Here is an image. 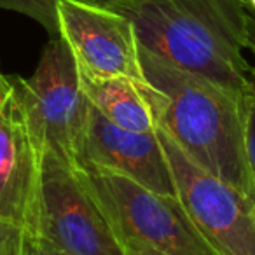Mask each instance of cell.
Wrapping results in <instances>:
<instances>
[{
    "mask_svg": "<svg viewBox=\"0 0 255 255\" xmlns=\"http://www.w3.org/2000/svg\"><path fill=\"white\" fill-rule=\"evenodd\" d=\"M187 215L219 255H255V208L229 184L194 164L163 126L156 129Z\"/></svg>",
    "mask_w": 255,
    "mask_h": 255,
    "instance_id": "5b68a950",
    "label": "cell"
},
{
    "mask_svg": "<svg viewBox=\"0 0 255 255\" xmlns=\"http://www.w3.org/2000/svg\"><path fill=\"white\" fill-rule=\"evenodd\" d=\"M88 102L112 124L128 131L156 133L164 95L149 82L129 77H98L79 70Z\"/></svg>",
    "mask_w": 255,
    "mask_h": 255,
    "instance_id": "30bf717a",
    "label": "cell"
},
{
    "mask_svg": "<svg viewBox=\"0 0 255 255\" xmlns=\"http://www.w3.org/2000/svg\"><path fill=\"white\" fill-rule=\"evenodd\" d=\"M42 152L28 131L14 91L0 109V219L39 234Z\"/></svg>",
    "mask_w": 255,
    "mask_h": 255,
    "instance_id": "9c48e42d",
    "label": "cell"
},
{
    "mask_svg": "<svg viewBox=\"0 0 255 255\" xmlns=\"http://www.w3.org/2000/svg\"><path fill=\"white\" fill-rule=\"evenodd\" d=\"M56 12L58 32L70 47L79 70L145 82L136 33L126 16L86 0H61Z\"/></svg>",
    "mask_w": 255,
    "mask_h": 255,
    "instance_id": "52a82bcc",
    "label": "cell"
},
{
    "mask_svg": "<svg viewBox=\"0 0 255 255\" xmlns=\"http://www.w3.org/2000/svg\"><path fill=\"white\" fill-rule=\"evenodd\" d=\"M247 154L252 171V192L248 199L255 208V91L247 96Z\"/></svg>",
    "mask_w": 255,
    "mask_h": 255,
    "instance_id": "4fadbf2b",
    "label": "cell"
},
{
    "mask_svg": "<svg viewBox=\"0 0 255 255\" xmlns=\"http://www.w3.org/2000/svg\"><path fill=\"white\" fill-rule=\"evenodd\" d=\"M12 84L37 149L42 154L53 152L75 166L89 102L82 93L74 54L63 37H51L32 77H16Z\"/></svg>",
    "mask_w": 255,
    "mask_h": 255,
    "instance_id": "3957f363",
    "label": "cell"
},
{
    "mask_svg": "<svg viewBox=\"0 0 255 255\" xmlns=\"http://www.w3.org/2000/svg\"><path fill=\"white\" fill-rule=\"evenodd\" d=\"M79 166H95L157 194L177 196L173 173L157 133L128 131L107 121L91 103L74 168Z\"/></svg>",
    "mask_w": 255,
    "mask_h": 255,
    "instance_id": "ba28073f",
    "label": "cell"
},
{
    "mask_svg": "<svg viewBox=\"0 0 255 255\" xmlns=\"http://www.w3.org/2000/svg\"><path fill=\"white\" fill-rule=\"evenodd\" d=\"M25 255H68L53 243L40 236L26 234L25 238Z\"/></svg>",
    "mask_w": 255,
    "mask_h": 255,
    "instance_id": "5bb4252c",
    "label": "cell"
},
{
    "mask_svg": "<svg viewBox=\"0 0 255 255\" xmlns=\"http://www.w3.org/2000/svg\"><path fill=\"white\" fill-rule=\"evenodd\" d=\"M60 2L61 0H0V9H9L30 16L47 30L49 37H56L60 35L56 12Z\"/></svg>",
    "mask_w": 255,
    "mask_h": 255,
    "instance_id": "8fae6325",
    "label": "cell"
},
{
    "mask_svg": "<svg viewBox=\"0 0 255 255\" xmlns=\"http://www.w3.org/2000/svg\"><path fill=\"white\" fill-rule=\"evenodd\" d=\"M12 91H14L12 81H9V79L2 74V70H0V109H2L4 103L9 100V96L12 95Z\"/></svg>",
    "mask_w": 255,
    "mask_h": 255,
    "instance_id": "e0dca14e",
    "label": "cell"
},
{
    "mask_svg": "<svg viewBox=\"0 0 255 255\" xmlns=\"http://www.w3.org/2000/svg\"><path fill=\"white\" fill-rule=\"evenodd\" d=\"M121 240H136L166 255H219L198 231L178 196H164L95 166L75 168Z\"/></svg>",
    "mask_w": 255,
    "mask_h": 255,
    "instance_id": "277c9868",
    "label": "cell"
},
{
    "mask_svg": "<svg viewBox=\"0 0 255 255\" xmlns=\"http://www.w3.org/2000/svg\"><path fill=\"white\" fill-rule=\"evenodd\" d=\"M131 21L138 46L164 61L248 96L255 91L241 0H110Z\"/></svg>",
    "mask_w": 255,
    "mask_h": 255,
    "instance_id": "6da1fadb",
    "label": "cell"
},
{
    "mask_svg": "<svg viewBox=\"0 0 255 255\" xmlns=\"http://www.w3.org/2000/svg\"><path fill=\"white\" fill-rule=\"evenodd\" d=\"M88 2H93V4H100V5H105L107 2H110V0H88Z\"/></svg>",
    "mask_w": 255,
    "mask_h": 255,
    "instance_id": "ac0fdd59",
    "label": "cell"
},
{
    "mask_svg": "<svg viewBox=\"0 0 255 255\" xmlns=\"http://www.w3.org/2000/svg\"><path fill=\"white\" fill-rule=\"evenodd\" d=\"M138 56L145 81L164 95L161 126L192 163L248 198L247 96L182 70L142 46Z\"/></svg>",
    "mask_w": 255,
    "mask_h": 255,
    "instance_id": "7a4b0ae2",
    "label": "cell"
},
{
    "mask_svg": "<svg viewBox=\"0 0 255 255\" xmlns=\"http://www.w3.org/2000/svg\"><path fill=\"white\" fill-rule=\"evenodd\" d=\"M247 49L255 58V12L247 11ZM252 81L255 86V67H252Z\"/></svg>",
    "mask_w": 255,
    "mask_h": 255,
    "instance_id": "2e32d148",
    "label": "cell"
},
{
    "mask_svg": "<svg viewBox=\"0 0 255 255\" xmlns=\"http://www.w3.org/2000/svg\"><path fill=\"white\" fill-rule=\"evenodd\" d=\"M25 238L21 227L0 219V255H25Z\"/></svg>",
    "mask_w": 255,
    "mask_h": 255,
    "instance_id": "7c38bea8",
    "label": "cell"
},
{
    "mask_svg": "<svg viewBox=\"0 0 255 255\" xmlns=\"http://www.w3.org/2000/svg\"><path fill=\"white\" fill-rule=\"evenodd\" d=\"M123 245H124L126 255H166L157 250V248L150 247V245H147V243H142V241H136V240H123Z\"/></svg>",
    "mask_w": 255,
    "mask_h": 255,
    "instance_id": "9a60e30c",
    "label": "cell"
},
{
    "mask_svg": "<svg viewBox=\"0 0 255 255\" xmlns=\"http://www.w3.org/2000/svg\"><path fill=\"white\" fill-rule=\"evenodd\" d=\"M37 236L68 255H126L123 240L75 168L47 150Z\"/></svg>",
    "mask_w": 255,
    "mask_h": 255,
    "instance_id": "8992f818",
    "label": "cell"
}]
</instances>
